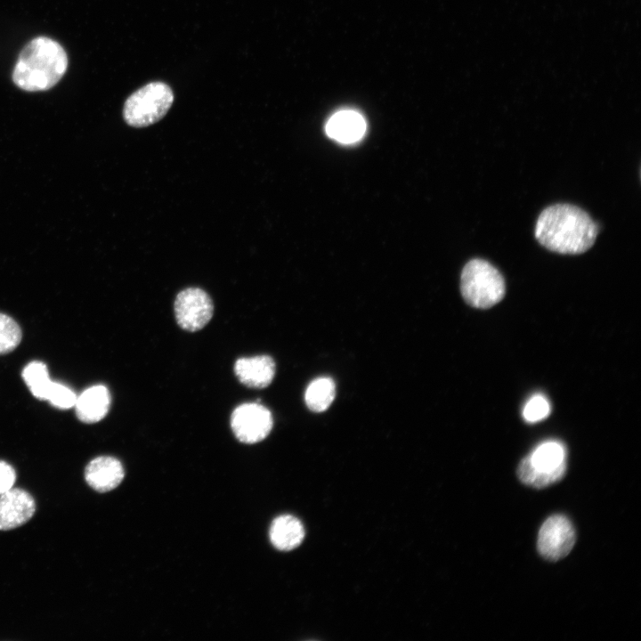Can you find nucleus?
<instances>
[{
	"instance_id": "nucleus-12",
	"label": "nucleus",
	"mask_w": 641,
	"mask_h": 641,
	"mask_svg": "<svg viewBox=\"0 0 641 641\" xmlns=\"http://www.w3.org/2000/svg\"><path fill=\"white\" fill-rule=\"evenodd\" d=\"M110 402L109 389L102 385H96L88 387L77 396L74 407L80 421L93 424L105 418Z\"/></svg>"
},
{
	"instance_id": "nucleus-5",
	"label": "nucleus",
	"mask_w": 641,
	"mask_h": 641,
	"mask_svg": "<svg viewBox=\"0 0 641 641\" xmlns=\"http://www.w3.org/2000/svg\"><path fill=\"white\" fill-rule=\"evenodd\" d=\"M173 101V91L166 84L151 82L134 92L126 99L123 117L131 126L145 127L163 118Z\"/></svg>"
},
{
	"instance_id": "nucleus-11",
	"label": "nucleus",
	"mask_w": 641,
	"mask_h": 641,
	"mask_svg": "<svg viewBox=\"0 0 641 641\" xmlns=\"http://www.w3.org/2000/svg\"><path fill=\"white\" fill-rule=\"evenodd\" d=\"M234 372L246 386L262 389L272 383L275 375V362L269 355L243 357L235 361Z\"/></svg>"
},
{
	"instance_id": "nucleus-3",
	"label": "nucleus",
	"mask_w": 641,
	"mask_h": 641,
	"mask_svg": "<svg viewBox=\"0 0 641 641\" xmlns=\"http://www.w3.org/2000/svg\"><path fill=\"white\" fill-rule=\"evenodd\" d=\"M460 291L469 305L488 309L502 300L506 283L502 274L491 264L475 258L468 261L462 270Z\"/></svg>"
},
{
	"instance_id": "nucleus-16",
	"label": "nucleus",
	"mask_w": 641,
	"mask_h": 641,
	"mask_svg": "<svg viewBox=\"0 0 641 641\" xmlns=\"http://www.w3.org/2000/svg\"><path fill=\"white\" fill-rule=\"evenodd\" d=\"M22 378L31 394L39 400H45L52 383L46 365L38 361L29 362L22 370Z\"/></svg>"
},
{
	"instance_id": "nucleus-6",
	"label": "nucleus",
	"mask_w": 641,
	"mask_h": 641,
	"mask_svg": "<svg viewBox=\"0 0 641 641\" xmlns=\"http://www.w3.org/2000/svg\"><path fill=\"white\" fill-rule=\"evenodd\" d=\"M177 324L184 330L195 332L203 329L214 313L209 295L199 288H187L179 292L174 303Z\"/></svg>"
},
{
	"instance_id": "nucleus-7",
	"label": "nucleus",
	"mask_w": 641,
	"mask_h": 641,
	"mask_svg": "<svg viewBox=\"0 0 641 641\" xmlns=\"http://www.w3.org/2000/svg\"><path fill=\"white\" fill-rule=\"evenodd\" d=\"M231 427L239 442L256 443L271 432L272 416L266 407L258 402L243 403L232 411Z\"/></svg>"
},
{
	"instance_id": "nucleus-13",
	"label": "nucleus",
	"mask_w": 641,
	"mask_h": 641,
	"mask_svg": "<svg viewBox=\"0 0 641 641\" xmlns=\"http://www.w3.org/2000/svg\"><path fill=\"white\" fill-rule=\"evenodd\" d=\"M366 130L363 117L354 110H341L327 122V134L342 143H353L361 140Z\"/></svg>"
},
{
	"instance_id": "nucleus-8",
	"label": "nucleus",
	"mask_w": 641,
	"mask_h": 641,
	"mask_svg": "<svg viewBox=\"0 0 641 641\" xmlns=\"http://www.w3.org/2000/svg\"><path fill=\"white\" fill-rule=\"evenodd\" d=\"M575 541V530L570 520L564 515H554L541 525L537 548L545 559L557 561L571 552Z\"/></svg>"
},
{
	"instance_id": "nucleus-2",
	"label": "nucleus",
	"mask_w": 641,
	"mask_h": 641,
	"mask_svg": "<svg viewBox=\"0 0 641 641\" xmlns=\"http://www.w3.org/2000/svg\"><path fill=\"white\" fill-rule=\"evenodd\" d=\"M67 68L68 56L64 48L52 38L37 37L20 53L12 71V81L25 91H46L61 80Z\"/></svg>"
},
{
	"instance_id": "nucleus-17",
	"label": "nucleus",
	"mask_w": 641,
	"mask_h": 641,
	"mask_svg": "<svg viewBox=\"0 0 641 641\" xmlns=\"http://www.w3.org/2000/svg\"><path fill=\"white\" fill-rule=\"evenodd\" d=\"M21 330L10 316L0 312V355L11 353L20 343Z\"/></svg>"
},
{
	"instance_id": "nucleus-4",
	"label": "nucleus",
	"mask_w": 641,
	"mask_h": 641,
	"mask_svg": "<svg viewBox=\"0 0 641 641\" xmlns=\"http://www.w3.org/2000/svg\"><path fill=\"white\" fill-rule=\"evenodd\" d=\"M565 457V449L561 442H545L522 459L517 468L518 478L533 488L548 487L564 475Z\"/></svg>"
},
{
	"instance_id": "nucleus-10",
	"label": "nucleus",
	"mask_w": 641,
	"mask_h": 641,
	"mask_svg": "<svg viewBox=\"0 0 641 641\" xmlns=\"http://www.w3.org/2000/svg\"><path fill=\"white\" fill-rule=\"evenodd\" d=\"M125 476L121 462L110 456H100L92 459L85 469L87 484L98 492H107L117 488Z\"/></svg>"
},
{
	"instance_id": "nucleus-19",
	"label": "nucleus",
	"mask_w": 641,
	"mask_h": 641,
	"mask_svg": "<svg viewBox=\"0 0 641 641\" xmlns=\"http://www.w3.org/2000/svg\"><path fill=\"white\" fill-rule=\"evenodd\" d=\"M550 412L548 400L541 394L533 395L525 404L523 416L528 422L534 423L546 418Z\"/></svg>"
},
{
	"instance_id": "nucleus-1",
	"label": "nucleus",
	"mask_w": 641,
	"mask_h": 641,
	"mask_svg": "<svg viewBox=\"0 0 641 641\" xmlns=\"http://www.w3.org/2000/svg\"><path fill=\"white\" fill-rule=\"evenodd\" d=\"M598 226L579 207L555 204L542 210L536 226L535 238L547 249L565 255L588 251L595 243Z\"/></svg>"
},
{
	"instance_id": "nucleus-14",
	"label": "nucleus",
	"mask_w": 641,
	"mask_h": 641,
	"mask_svg": "<svg viewBox=\"0 0 641 641\" xmlns=\"http://www.w3.org/2000/svg\"><path fill=\"white\" fill-rule=\"evenodd\" d=\"M304 537V526L293 515H280L271 524L270 540L277 549L283 551L294 549L301 544Z\"/></svg>"
},
{
	"instance_id": "nucleus-18",
	"label": "nucleus",
	"mask_w": 641,
	"mask_h": 641,
	"mask_svg": "<svg viewBox=\"0 0 641 641\" xmlns=\"http://www.w3.org/2000/svg\"><path fill=\"white\" fill-rule=\"evenodd\" d=\"M77 397V394L69 387L52 381L46 393L45 401L58 409L68 410L74 407Z\"/></svg>"
},
{
	"instance_id": "nucleus-20",
	"label": "nucleus",
	"mask_w": 641,
	"mask_h": 641,
	"mask_svg": "<svg viewBox=\"0 0 641 641\" xmlns=\"http://www.w3.org/2000/svg\"><path fill=\"white\" fill-rule=\"evenodd\" d=\"M15 481L14 468L9 463L0 460V495L12 489Z\"/></svg>"
},
{
	"instance_id": "nucleus-15",
	"label": "nucleus",
	"mask_w": 641,
	"mask_h": 641,
	"mask_svg": "<svg viewBox=\"0 0 641 641\" xmlns=\"http://www.w3.org/2000/svg\"><path fill=\"white\" fill-rule=\"evenodd\" d=\"M336 395V385L332 378L321 377L312 380L304 394L306 406L314 412L326 410Z\"/></svg>"
},
{
	"instance_id": "nucleus-9",
	"label": "nucleus",
	"mask_w": 641,
	"mask_h": 641,
	"mask_svg": "<svg viewBox=\"0 0 641 641\" xmlns=\"http://www.w3.org/2000/svg\"><path fill=\"white\" fill-rule=\"evenodd\" d=\"M36 511V502L29 492L12 488L0 495V531H10L28 523Z\"/></svg>"
}]
</instances>
